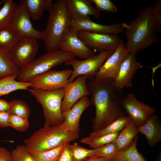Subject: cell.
<instances>
[{"instance_id":"5bb4252c","label":"cell","mask_w":161,"mask_h":161,"mask_svg":"<svg viewBox=\"0 0 161 161\" xmlns=\"http://www.w3.org/2000/svg\"><path fill=\"white\" fill-rule=\"evenodd\" d=\"M125 24V23H121L109 25L101 24L92 21L90 17H89L83 18H71L70 27L77 31L117 35L123 32Z\"/></svg>"},{"instance_id":"30bf717a","label":"cell","mask_w":161,"mask_h":161,"mask_svg":"<svg viewBox=\"0 0 161 161\" xmlns=\"http://www.w3.org/2000/svg\"><path fill=\"white\" fill-rule=\"evenodd\" d=\"M78 38L91 50L99 52L115 50L123 42L117 35L96 33L84 31H77Z\"/></svg>"},{"instance_id":"d6986e66","label":"cell","mask_w":161,"mask_h":161,"mask_svg":"<svg viewBox=\"0 0 161 161\" xmlns=\"http://www.w3.org/2000/svg\"><path fill=\"white\" fill-rule=\"evenodd\" d=\"M71 18H80L90 17L96 18L101 16L100 12L92 5V0H65Z\"/></svg>"},{"instance_id":"8d00e7d4","label":"cell","mask_w":161,"mask_h":161,"mask_svg":"<svg viewBox=\"0 0 161 161\" xmlns=\"http://www.w3.org/2000/svg\"><path fill=\"white\" fill-rule=\"evenodd\" d=\"M152 18L153 24L157 32L161 31V0H157L152 6Z\"/></svg>"},{"instance_id":"4dcf8cb0","label":"cell","mask_w":161,"mask_h":161,"mask_svg":"<svg viewBox=\"0 0 161 161\" xmlns=\"http://www.w3.org/2000/svg\"><path fill=\"white\" fill-rule=\"evenodd\" d=\"M72 153L74 161H84L88 158L94 156V149L86 148L77 143L68 145Z\"/></svg>"},{"instance_id":"d590c367","label":"cell","mask_w":161,"mask_h":161,"mask_svg":"<svg viewBox=\"0 0 161 161\" xmlns=\"http://www.w3.org/2000/svg\"><path fill=\"white\" fill-rule=\"evenodd\" d=\"M100 12L105 11L116 13L117 8L115 4L111 0H92Z\"/></svg>"},{"instance_id":"ac0fdd59","label":"cell","mask_w":161,"mask_h":161,"mask_svg":"<svg viewBox=\"0 0 161 161\" xmlns=\"http://www.w3.org/2000/svg\"><path fill=\"white\" fill-rule=\"evenodd\" d=\"M91 103L90 99L88 96L83 97L70 109L63 114L64 120L62 123L67 131L79 134L80 117Z\"/></svg>"},{"instance_id":"7c38bea8","label":"cell","mask_w":161,"mask_h":161,"mask_svg":"<svg viewBox=\"0 0 161 161\" xmlns=\"http://www.w3.org/2000/svg\"><path fill=\"white\" fill-rule=\"evenodd\" d=\"M22 0L16 4L13 14L11 28L21 37L31 36L41 39V32L35 29Z\"/></svg>"},{"instance_id":"836d02e7","label":"cell","mask_w":161,"mask_h":161,"mask_svg":"<svg viewBox=\"0 0 161 161\" xmlns=\"http://www.w3.org/2000/svg\"><path fill=\"white\" fill-rule=\"evenodd\" d=\"M29 126L28 118L19 116L10 115L9 126H11L16 130L23 131L26 130Z\"/></svg>"},{"instance_id":"ab89813d","label":"cell","mask_w":161,"mask_h":161,"mask_svg":"<svg viewBox=\"0 0 161 161\" xmlns=\"http://www.w3.org/2000/svg\"><path fill=\"white\" fill-rule=\"evenodd\" d=\"M0 161H11V152L1 147H0Z\"/></svg>"},{"instance_id":"d4e9b609","label":"cell","mask_w":161,"mask_h":161,"mask_svg":"<svg viewBox=\"0 0 161 161\" xmlns=\"http://www.w3.org/2000/svg\"><path fill=\"white\" fill-rule=\"evenodd\" d=\"M19 70L14 63L9 51L0 47V79L11 75L18 76Z\"/></svg>"},{"instance_id":"6da1fadb","label":"cell","mask_w":161,"mask_h":161,"mask_svg":"<svg viewBox=\"0 0 161 161\" xmlns=\"http://www.w3.org/2000/svg\"><path fill=\"white\" fill-rule=\"evenodd\" d=\"M87 85L91 103L95 109L92 121L93 131H96L104 128L123 115V108L113 79H95L88 81Z\"/></svg>"},{"instance_id":"484cf974","label":"cell","mask_w":161,"mask_h":161,"mask_svg":"<svg viewBox=\"0 0 161 161\" xmlns=\"http://www.w3.org/2000/svg\"><path fill=\"white\" fill-rule=\"evenodd\" d=\"M131 120L129 116L122 115L104 128L96 131H92L89 136L97 137L107 134L119 133Z\"/></svg>"},{"instance_id":"7bdbcfd3","label":"cell","mask_w":161,"mask_h":161,"mask_svg":"<svg viewBox=\"0 0 161 161\" xmlns=\"http://www.w3.org/2000/svg\"><path fill=\"white\" fill-rule=\"evenodd\" d=\"M157 161H161V153H160L159 154L157 158Z\"/></svg>"},{"instance_id":"ba28073f","label":"cell","mask_w":161,"mask_h":161,"mask_svg":"<svg viewBox=\"0 0 161 161\" xmlns=\"http://www.w3.org/2000/svg\"><path fill=\"white\" fill-rule=\"evenodd\" d=\"M72 70H50L30 80L32 89L44 91H54L64 88L68 83Z\"/></svg>"},{"instance_id":"cb8c5ba5","label":"cell","mask_w":161,"mask_h":161,"mask_svg":"<svg viewBox=\"0 0 161 161\" xmlns=\"http://www.w3.org/2000/svg\"><path fill=\"white\" fill-rule=\"evenodd\" d=\"M22 1L30 18L35 20L41 19L44 11H48L52 4L51 0Z\"/></svg>"},{"instance_id":"ee69618b","label":"cell","mask_w":161,"mask_h":161,"mask_svg":"<svg viewBox=\"0 0 161 161\" xmlns=\"http://www.w3.org/2000/svg\"><path fill=\"white\" fill-rule=\"evenodd\" d=\"M5 0H4V1H0V5L2 3H4V1ZM1 7H0V10H1Z\"/></svg>"},{"instance_id":"1f68e13d","label":"cell","mask_w":161,"mask_h":161,"mask_svg":"<svg viewBox=\"0 0 161 161\" xmlns=\"http://www.w3.org/2000/svg\"><path fill=\"white\" fill-rule=\"evenodd\" d=\"M65 145H61L51 150L31 155L34 161H55L61 153Z\"/></svg>"},{"instance_id":"2e32d148","label":"cell","mask_w":161,"mask_h":161,"mask_svg":"<svg viewBox=\"0 0 161 161\" xmlns=\"http://www.w3.org/2000/svg\"><path fill=\"white\" fill-rule=\"evenodd\" d=\"M129 53L124 43L121 44L103 64L97 73L95 79L114 80L122 62Z\"/></svg>"},{"instance_id":"e575fe53","label":"cell","mask_w":161,"mask_h":161,"mask_svg":"<svg viewBox=\"0 0 161 161\" xmlns=\"http://www.w3.org/2000/svg\"><path fill=\"white\" fill-rule=\"evenodd\" d=\"M94 150L95 154L94 157H111L117 151L113 143H108Z\"/></svg>"},{"instance_id":"83f0119b","label":"cell","mask_w":161,"mask_h":161,"mask_svg":"<svg viewBox=\"0 0 161 161\" xmlns=\"http://www.w3.org/2000/svg\"><path fill=\"white\" fill-rule=\"evenodd\" d=\"M119 133L107 134L97 137L89 136L82 139L80 142L88 145L93 149H95L113 142Z\"/></svg>"},{"instance_id":"7402d4cb","label":"cell","mask_w":161,"mask_h":161,"mask_svg":"<svg viewBox=\"0 0 161 161\" xmlns=\"http://www.w3.org/2000/svg\"><path fill=\"white\" fill-rule=\"evenodd\" d=\"M138 140L137 135L129 147L117 151L111 157L109 161H147L138 151L137 146Z\"/></svg>"},{"instance_id":"603a6c76","label":"cell","mask_w":161,"mask_h":161,"mask_svg":"<svg viewBox=\"0 0 161 161\" xmlns=\"http://www.w3.org/2000/svg\"><path fill=\"white\" fill-rule=\"evenodd\" d=\"M17 76L11 75L0 79V97L15 91L27 90L31 87L30 82H24L16 80Z\"/></svg>"},{"instance_id":"9c48e42d","label":"cell","mask_w":161,"mask_h":161,"mask_svg":"<svg viewBox=\"0 0 161 161\" xmlns=\"http://www.w3.org/2000/svg\"><path fill=\"white\" fill-rule=\"evenodd\" d=\"M38 40L32 37H21L16 45L9 51L14 63L19 69L35 59L39 47Z\"/></svg>"},{"instance_id":"52a82bcc","label":"cell","mask_w":161,"mask_h":161,"mask_svg":"<svg viewBox=\"0 0 161 161\" xmlns=\"http://www.w3.org/2000/svg\"><path fill=\"white\" fill-rule=\"evenodd\" d=\"M114 51L107 50L100 52L83 60L74 58L66 61L64 63L66 65L71 66L73 68L72 73L68 83L72 82L80 75L85 76L89 81L95 80L97 73L103 64Z\"/></svg>"},{"instance_id":"60d3db41","label":"cell","mask_w":161,"mask_h":161,"mask_svg":"<svg viewBox=\"0 0 161 161\" xmlns=\"http://www.w3.org/2000/svg\"><path fill=\"white\" fill-rule=\"evenodd\" d=\"M10 102L0 99V112H8Z\"/></svg>"},{"instance_id":"3957f363","label":"cell","mask_w":161,"mask_h":161,"mask_svg":"<svg viewBox=\"0 0 161 161\" xmlns=\"http://www.w3.org/2000/svg\"><path fill=\"white\" fill-rule=\"evenodd\" d=\"M79 137V134L67 131L63 123L44 126L24 140L31 154L44 151L70 144Z\"/></svg>"},{"instance_id":"8fae6325","label":"cell","mask_w":161,"mask_h":161,"mask_svg":"<svg viewBox=\"0 0 161 161\" xmlns=\"http://www.w3.org/2000/svg\"><path fill=\"white\" fill-rule=\"evenodd\" d=\"M121 103L128 116L138 127L144 124L155 113L154 108L138 100L132 93L128 94L122 99Z\"/></svg>"},{"instance_id":"74e56055","label":"cell","mask_w":161,"mask_h":161,"mask_svg":"<svg viewBox=\"0 0 161 161\" xmlns=\"http://www.w3.org/2000/svg\"><path fill=\"white\" fill-rule=\"evenodd\" d=\"M68 144L64 145L61 153L55 161H74Z\"/></svg>"},{"instance_id":"44dd1931","label":"cell","mask_w":161,"mask_h":161,"mask_svg":"<svg viewBox=\"0 0 161 161\" xmlns=\"http://www.w3.org/2000/svg\"><path fill=\"white\" fill-rule=\"evenodd\" d=\"M139 133L138 127L131 120L119 133L116 139L112 142L117 151L125 150L129 147Z\"/></svg>"},{"instance_id":"d6a6232c","label":"cell","mask_w":161,"mask_h":161,"mask_svg":"<svg viewBox=\"0 0 161 161\" xmlns=\"http://www.w3.org/2000/svg\"><path fill=\"white\" fill-rule=\"evenodd\" d=\"M11 161H34L25 145H18L11 152Z\"/></svg>"},{"instance_id":"ffe728a7","label":"cell","mask_w":161,"mask_h":161,"mask_svg":"<svg viewBox=\"0 0 161 161\" xmlns=\"http://www.w3.org/2000/svg\"><path fill=\"white\" fill-rule=\"evenodd\" d=\"M140 133L145 137L148 143L153 147L161 140V123L159 117L155 114L146 122L138 127Z\"/></svg>"},{"instance_id":"f1b7e54d","label":"cell","mask_w":161,"mask_h":161,"mask_svg":"<svg viewBox=\"0 0 161 161\" xmlns=\"http://www.w3.org/2000/svg\"><path fill=\"white\" fill-rule=\"evenodd\" d=\"M21 37L11 28L0 30V47L10 51L17 44Z\"/></svg>"},{"instance_id":"b9f144b4","label":"cell","mask_w":161,"mask_h":161,"mask_svg":"<svg viewBox=\"0 0 161 161\" xmlns=\"http://www.w3.org/2000/svg\"><path fill=\"white\" fill-rule=\"evenodd\" d=\"M111 157H92L88 158L84 161H109Z\"/></svg>"},{"instance_id":"4fadbf2b","label":"cell","mask_w":161,"mask_h":161,"mask_svg":"<svg viewBox=\"0 0 161 161\" xmlns=\"http://www.w3.org/2000/svg\"><path fill=\"white\" fill-rule=\"evenodd\" d=\"M87 80L85 76H79L64 87V94L61 107L62 114L70 109L80 98L90 95Z\"/></svg>"},{"instance_id":"4316f807","label":"cell","mask_w":161,"mask_h":161,"mask_svg":"<svg viewBox=\"0 0 161 161\" xmlns=\"http://www.w3.org/2000/svg\"><path fill=\"white\" fill-rule=\"evenodd\" d=\"M16 4L13 0H5L0 10V30L11 28Z\"/></svg>"},{"instance_id":"e0dca14e","label":"cell","mask_w":161,"mask_h":161,"mask_svg":"<svg viewBox=\"0 0 161 161\" xmlns=\"http://www.w3.org/2000/svg\"><path fill=\"white\" fill-rule=\"evenodd\" d=\"M135 55L129 53L122 62L114 80L117 89L132 87V81L136 72L143 67V66L137 61Z\"/></svg>"},{"instance_id":"277c9868","label":"cell","mask_w":161,"mask_h":161,"mask_svg":"<svg viewBox=\"0 0 161 161\" xmlns=\"http://www.w3.org/2000/svg\"><path fill=\"white\" fill-rule=\"evenodd\" d=\"M48 11L46 27L41 32V39L47 52L59 49L63 35L70 27L71 20L65 0H58L52 3Z\"/></svg>"},{"instance_id":"9a60e30c","label":"cell","mask_w":161,"mask_h":161,"mask_svg":"<svg viewBox=\"0 0 161 161\" xmlns=\"http://www.w3.org/2000/svg\"><path fill=\"white\" fill-rule=\"evenodd\" d=\"M58 49L72 53L75 56L83 59L96 55L95 52L88 48L79 39L77 31L70 27L63 35Z\"/></svg>"},{"instance_id":"8992f818","label":"cell","mask_w":161,"mask_h":161,"mask_svg":"<svg viewBox=\"0 0 161 161\" xmlns=\"http://www.w3.org/2000/svg\"><path fill=\"white\" fill-rule=\"evenodd\" d=\"M27 90L42 106L44 126L58 125L63 123L64 119L61 107L64 94V88L52 91L32 88Z\"/></svg>"},{"instance_id":"f546056e","label":"cell","mask_w":161,"mask_h":161,"mask_svg":"<svg viewBox=\"0 0 161 161\" xmlns=\"http://www.w3.org/2000/svg\"><path fill=\"white\" fill-rule=\"evenodd\" d=\"M8 112L10 115L28 118L31 113L28 105L24 101L14 100L10 102Z\"/></svg>"},{"instance_id":"f35d334b","label":"cell","mask_w":161,"mask_h":161,"mask_svg":"<svg viewBox=\"0 0 161 161\" xmlns=\"http://www.w3.org/2000/svg\"><path fill=\"white\" fill-rule=\"evenodd\" d=\"M10 114L8 112H0V126H9Z\"/></svg>"},{"instance_id":"5b68a950","label":"cell","mask_w":161,"mask_h":161,"mask_svg":"<svg viewBox=\"0 0 161 161\" xmlns=\"http://www.w3.org/2000/svg\"><path fill=\"white\" fill-rule=\"evenodd\" d=\"M75 57L72 53L60 49L47 52L20 69L17 80L21 82H29L35 77Z\"/></svg>"},{"instance_id":"7a4b0ae2","label":"cell","mask_w":161,"mask_h":161,"mask_svg":"<svg viewBox=\"0 0 161 161\" xmlns=\"http://www.w3.org/2000/svg\"><path fill=\"white\" fill-rule=\"evenodd\" d=\"M124 29L127 38L126 48L129 53L136 54L158 42L157 32L152 18V6L142 9Z\"/></svg>"}]
</instances>
